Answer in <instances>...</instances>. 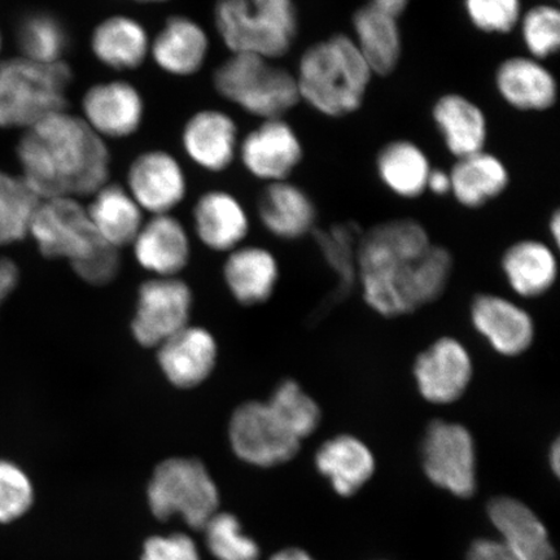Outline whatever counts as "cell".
I'll return each instance as SVG.
<instances>
[{
    "instance_id": "26",
    "label": "cell",
    "mask_w": 560,
    "mask_h": 560,
    "mask_svg": "<svg viewBox=\"0 0 560 560\" xmlns=\"http://www.w3.org/2000/svg\"><path fill=\"white\" fill-rule=\"evenodd\" d=\"M151 38L139 20L128 15L103 19L90 34L94 59L114 72H132L150 58Z\"/></svg>"
},
{
    "instance_id": "27",
    "label": "cell",
    "mask_w": 560,
    "mask_h": 560,
    "mask_svg": "<svg viewBox=\"0 0 560 560\" xmlns=\"http://www.w3.org/2000/svg\"><path fill=\"white\" fill-rule=\"evenodd\" d=\"M445 149L455 159L485 151L489 138L486 112L470 97L458 93L441 95L431 112Z\"/></svg>"
},
{
    "instance_id": "13",
    "label": "cell",
    "mask_w": 560,
    "mask_h": 560,
    "mask_svg": "<svg viewBox=\"0 0 560 560\" xmlns=\"http://www.w3.org/2000/svg\"><path fill=\"white\" fill-rule=\"evenodd\" d=\"M244 171L252 177L275 184L290 179L304 159V145L284 118L264 120L241 139L237 150Z\"/></svg>"
},
{
    "instance_id": "51",
    "label": "cell",
    "mask_w": 560,
    "mask_h": 560,
    "mask_svg": "<svg viewBox=\"0 0 560 560\" xmlns=\"http://www.w3.org/2000/svg\"><path fill=\"white\" fill-rule=\"evenodd\" d=\"M124 2L137 3V4H164L171 2V0H124Z\"/></svg>"
},
{
    "instance_id": "1",
    "label": "cell",
    "mask_w": 560,
    "mask_h": 560,
    "mask_svg": "<svg viewBox=\"0 0 560 560\" xmlns=\"http://www.w3.org/2000/svg\"><path fill=\"white\" fill-rule=\"evenodd\" d=\"M450 249L433 244L412 219H394L363 231L359 245V284L371 311L404 317L435 303L451 282Z\"/></svg>"
},
{
    "instance_id": "38",
    "label": "cell",
    "mask_w": 560,
    "mask_h": 560,
    "mask_svg": "<svg viewBox=\"0 0 560 560\" xmlns=\"http://www.w3.org/2000/svg\"><path fill=\"white\" fill-rule=\"evenodd\" d=\"M207 548L217 560H260L261 549L243 532L240 520L230 513H215L201 529Z\"/></svg>"
},
{
    "instance_id": "3",
    "label": "cell",
    "mask_w": 560,
    "mask_h": 560,
    "mask_svg": "<svg viewBox=\"0 0 560 560\" xmlns=\"http://www.w3.org/2000/svg\"><path fill=\"white\" fill-rule=\"evenodd\" d=\"M295 77L300 102L322 116L342 118L362 107L374 73L350 35L334 34L306 48Z\"/></svg>"
},
{
    "instance_id": "8",
    "label": "cell",
    "mask_w": 560,
    "mask_h": 560,
    "mask_svg": "<svg viewBox=\"0 0 560 560\" xmlns=\"http://www.w3.org/2000/svg\"><path fill=\"white\" fill-rule=\"evenodd\" d=\"M425 478L457 499L468 500L478 488V452L466 425L435 419L427 424L420 444Z\"/></svg>"
},
{
    "instance_id": "5",
    "label": "cell",
    "mask_w": 560,
    "mask_h": 560,
    "mask_svg": "<svg viewBox=\"0 0 560 560\" xmlns=\"http://www.w3.org/2000/svg\"><path fill=\"white\" fill-rule=\"evenodd\" d=\"M73 81L66 60L52 65L23 56L0 60V129L24 131L67 110Z\"/></svg>"
},
{
    "instance_id": "9",
    "label": "cell",
    "mask_w": 560,
    "mask_h": 560,
    "mask_svg": "<svg viewBox=\"0 0 560 560\" xmlns=\"http://www.w3.org/2000/svg\"><path fill=\"white\" fill-rule=\"evenodd\" d=\"M30 235L42 255L69 264L83 260L107 244L97 235L86 207L73 198L40 200Z\"/></svg>"
},
{
    "instance_id": "10",
    "label": "cell",
    "mask_w": 560,
    "mask_h": 560,
    "mask_svg": "<svg viewBox=\"0 0 560 560\" xmlns=\"http://www.w3.org/2000/svg\"><path fill=\"white\" fill-rule=\"evenodd\" d=\"M231 450L244 464L271 468L289 464L301 450V441L279 422L268 402H243L229 422Z\"/></svg>"
},
{
    "instance_id": "22",
    "label": "cell",
    "mask_w": 560,
    "mask_h": 560,
    "mask_svg": "<svg viewBox=\"0 0 560 560\" xmlns=\"http://www.w3.org/2000/svg\"><path fill=\"white\" fill-rule=\"evenodd\" d=\"M131 245L137 262L153 277H178L191 257L190 237L184 223L172 214L144 221Z\"/></svg>"
},
{
    "instance_id": "32",
    "label": "cell",
    "mask_w": 560,
    "mask_h": 560,
    "mask_svg": "<svg viewBox=\"0 0 560 560\" xmlns=\"http://www.w3.org/2000/svg\"><path fill=\"white\" fill-rule=\"evenodd\" d=\"M90 198L88 213L101 240L116 249L131 245L144 220L143 210L126 187L108 182Z\"/></svg>"
},
{
    "instance_id": "16",
    "label": "cell",
    "mask_w": 560,
    "mask_h": 560,
    "mask_svg": "<svg viewBox=\"0 0 560 560\" xmlns=\"http://www.w3.org/2000/svg\"><path fill=\"white\" fill-rule=\"evenodd\" d=\"M475 328L497 354L514 359L527 352L536 336L535 320L523 306L495 293H479L470 305Z\"/></svg>"
},
{
    "instance_id": "41",
    "label": "cell",
    "mask_w": 560,
    "mask_h": 560,
    "mask_svg": "<svg viewBox=\"0 0 560 560\" xmlns=\"http://www.w3.org/2000/svg\"><path fill=\"white\" fill-rule=\"evenodd\" d=\"M34 502V488L23 468L9 460H0V523H12L23 517Z\"/></svg>"
},
{
    "instance_id": "15",
    "label": "cell",
    "mask_w": 560,
    "mask_h": 560,
    "mask_svg": "<svg viewBox=\"0 0 560 560\" xmlns=\"http://www.w3.org/2000/svg\"><path fill=\"white\" fill-rule=\"evenodd\" d=\"M81 118L102 139L135 137L145 118L140 90L126 80L94 83L81 97Z\"/></svg>"
},
{
    "instance_id": "40",
    "label": "cell",
    "mask_w": 560,
    "mask_h": 560,
    "mask_svg": "<svg viewBox=\"0 0 560 560\" xmlns=\"http://www.w3.org/2000/svg\"><path fill=\"white\" fill-rule=\"evenodd\" d=\"M468 21L485 34L514 32L523 15L522 0H464Z\"/></svg>"
},
{
    "instance_id": "2",
    "label": "cell",
    "mask_w": 560,
    "mask_h": 560,
    "mask_svg": "<svg viewBox=\"0 0 560 560\" xmlns=\"http://www.w3.org/2000/svg\"><path fill=\"white\" fill-rule=\"evenodd\" d=\"M20 177L39 200L85 198L107 185L112 155L81 116L61 110L23 131L16 144Z\"/></svg>"
},
{
    "instance_id": "44",
    "label": "cell",
    "mask_w": 560,
    "mask_h": 560,
    "mask_svg": "<svg viewBox=\"0 0 560 560\" xmlns=\"http://www.w3.org/2000/svg\"><path fill=\"white\" fill-rule=\"evenodd\" d=\"M466 560H517L500 538H479L467 551Z\"/></svg>"
},
{
    "instance_id": "28",
    "label": "cell",
    "mask_w": 560,
    "mask_h": 560,
    "mask_svg": "<svg viewBox=\"0 0 560 560\" xmlns=\"http://www.w3.org/2000/svg\"><path fill=\"white\" fill-rule=\"evenodd\" d=\"M223 279L237 303L245 306L260 305L276 292L279 265L270 250L257 245H241L230 252L223 265Z\"/></svg>"
},
{
    "instance_id": "21",
    "label": "cell",
    "mask_w": 560,
    "mask_h": 560,
    "mask_svg": "<svg viewBox=\"0 0 560 560\" xmlns=\"http://www.w3.org/2000/svg\"><path fill=\"white\" fill-rule=\"evenodd\" d=\"M500 540L517 560H556L549 532L534 510L514 497L500 495L487 508Z\"/></svg>"
},
{
    "instance_id": "11",
    "label": "cell",
    "mask_w": 560,
    "mask_h": 560,
    "mask_svg": "<svg viewBox=\"0 0 560 560\" xmlns=\"http://www.w3.org/2000/svg\"><path fill=\"white\" fill-rule=\"evenodd\" d=\"M194 296L178 277H153L139 287L131 334L139 346L158 348L190 325Z\"/></svg>"
},
{
    "instance_id": "46",
    "label": "cell",
    "mask_w": 560,
    "mask_h": 560,
    "mask_svg": "<svg viewBox=\"0 0 560 560\" xmlns=\"http://www.w3.org/2000/svg\"><path fill=\"white\" fill-rule=\"evenodd\" d=\"M427 191L436 196L451 195V177L450 172L433 170L427 180Z\"/></svg>"
},
{
    "instance_id": "19",
    "label": "cell",
    "mask_w": 560,
    "mask_h": 560,
    "mask_svg": "<svg viewBox=\"0 0 560 560\" xmlns=\"http://www.w3.org/2000/svg\"><path fill=\"white\" fill-rule=\"evenodd\" d=\"M210 52L208 34L190 16L173 15L151 39L150 58L155 66L177 79H190L205 68Z\"/></svg>"
},
{
    "instance_id": "7",
    "label": "cell",
    "mask_w": 560,
    "mask_h": 560,
    "mask_svg": "<svg viewBox=\"0 0 560 560\" xmlns=\"http://www.w3.org/2000/svg\"><path fill=\"white\" fill-rule=\"evenodd\" d=\"M153 516L167 522L178 515L188 527L201 530L220 509V490L199 459L167 458L155 467L147 488Z\"/></svg>"
},
{
    "instance_id": "31",
    "label": "cell",
    "mask_w": 560,
    "mask_h": 560,
    "mask_svg": "<svg viewBox=\"0 0 560 560\" xmlns=\"http://www.w3.org/2000/svg\"><path fill=\"white\" fill-rule=\"evenodd\" d=\"M451 195L459 206L480 209L500 198L510 186V172L503 161L487 150L457 159L452 170Z\"/></svg>"
},
{
    "instance_id": "43",
    "label": "cell",
    "mask_w": 560,
    "mask_h": 560,
    "mask_svg": "<svg viewBox=\"0 0 560 560\" xmlns=\"http://www.w3.org/2000/svg\"><path fill=\"white\" fill-rule=\"evenodd\" d=\"M140 560H201V555L190 536L173 534L147 538Z\"/></svg>"
},
{
    "instance_id": "12",
    "label": "cell",
    "mask_w": 560,
    "mask_h": 560,
    "mask_svg": "<svg viewBox=\"0 0 560 560\" xmlns=\"http://www.w3.org/2000/svg\"><path fill=\"white\" fill-rule=\"evenodd\" d=\"M412 376L424 401L436 406L455 404L472 383L470 350L457 338L443 336L417 355Z\"/></svg>"
},
{
    "instance_id": "50",
    "label": "cell",
    "mask_w": 560,
    "mask_h": 560,
    "mask_svg": "<svg viewBox=\"0 0 560 560\" xmlns=\"http://www.w3.org/2000/svg\"><path fill=\"white\" fill-rule=\"evenodd\" d=\"M549 233L551 236V241L555 242L556 247H559V241H560V213L558 210H556L555 213L550 217L549 222Z\"/></svg>"
},
{
    "instance_id": "35",
    "label": "cell",
    "mask_w": 560,
    "mask_h": 560,
    "mask_svg": "<svg viewBox=\"0 0 560 560\" xmlns=\"http://www.w3.org/2000/svg\"><path fill=\"white\" fill-rule=\"evenodd\" d=\"M16 45L23 58L52 65L65 60L69 34L65 23L54 13L32 12L20 21Z\"/></svg>"
},
{
    "instance_id": "20",
    "label": "cell",
    "mask_w": 560,
    "mask_h": 560,
    "mask_svg": "<svg viewBox=\"0 0 560 560\" xmlns=\"http://www.w3.org/2000/svg\"><path fill=\"white\" fill-rule=\"evenodd\" d=\"M494 88L509 107L521 112L549 110L558 101V81L544 61L510 56L494 72Z\"/></svg>"
},
{
    "instance_id": "39",
    "label": "cell",
    "mask_w": 560,
    "mask_h": 560,
    "mask_svg": "<svg viewBox=\"0 0 560 560\" xmlns=\"http://www.w3.org/2000/svg\"><path fill=\"white\" fill-rule=\"evenodd\" d=\"M517 30L530 58L544 61L558 54L560 12L556 5L542 3L523 11Z\"/></svg>"
},
{
    "instance_id": "4",
    "label": "cell",
    "mask_w": 560,
    "mask_h": 560,
    "mask_svg": "<svg viewBox=\"0 0 560 560\" xmlns=\"http://www.w3.org/2000/svg\"><path fill=\"white\" fill-rule=\"evenodd\" d=\"M213 24L231 54L282 59L299 34L295 0H215Z\"/></svg>"
},
{
    "instance_id": "36",
    "label": "cell",
    "mask_w": 560,
    "mask_h": 560,
    "mask_svg": "<svg viewBox=\"0 0 560 560\" xmlns=\"http://www.w3.org/2000/svg\"><path fill=\"white\" fill-rule=\"evenodd\" d=\"M40 200L19 175L0 170V247L24 241Z\"/></svg>"
},
{
    "instance_id": "45",
    "label": "cell",
    "mask_w": 560,
    "mask_h": 560,
    "mask_svg": "<svg viewBox=\"0 0 560 560\" xmlns=\"http://www.w3.org/2000/svg\"><path fill=\"white\" fill-rule=\"evenodd\" d=\"M19 279L16 264L10 258L0 257V304L15 291Z\"/></svg>"
},
{
    "instance_id": "6",
    "label": "cell",
    "mask_w": 560,
    "mask_h": 560,
    "mask_svg": "<svg viewBox=\"0 0 560 560\" xmlns=\"http://www.w3.org/2000/svg\"><path fill=\"white\" fill-rule=\"evenodd\" d=\"M212 85L223 101L261 121L284 118L300 103L295 73L262 56L231 54L214 69Z\"/></svg>"
},
{
    "instance_id": "23",
    "label": "cell",
    "mask_w": 560,
    "mask_h": 560,
    "mask_svg": "<svg viewBox=\"0 0 560 560\" xmlns=\"http://www.w3.org/2000/svg\"><path fill=\"white\" fill-rule=\"evenodd\" d=\"M314 465L340 497L359 493L376 471L373 451L365 441L350 433L324 441L315 452Z\"/></svg>"
},
{
    "instance_id": "25",
    "label": "cell",
    "mask_w": 560,
    "mask_h": 560,
    "mask_svg": "<svg viewBox=\"0 0 560 560\" xmlns=\"http://www.w3.org/2000/svg\"><path fill=\"white\" fill-rule=\"evenodd\" d=\"M196 236L210 250L240 248L249 233V217L241 200L225 190L201 194L192 208Z\"/></svg>"
},
{
    "instance_id": "49",
    "label": "cell",
    "mask_w": 560,
    "mask_h": 560,
    "mask_svg": "<svg viewBox=\"0 0 560 560\" xmlns=\"http://www.w3.org/2000/svg\"><path fill=\"white\" fill-rule=\"evenodd\" d=\"M549 466L551 471L555 472L556 476L560 474V443L559 440H555V443L550 445L549 450Z\"/></svg>"
},
{
    "instance_id": "37",
    "label": "cell",
    "mask_w": 560,
    "mask_h": 560,
    "mask_svg": "<svg viewBox=\"0 0 560 560\" xmlns=\"http://www.w3.org/2000/svg\"><path fill=\"white\" fill-rule=\"evenodd\" d=\"M266 402L279 422L301 443L317 432L324 418L319 404L293 380L280 382Z\"/></svg>"
},
{
    "instance_id": "17",
    "label": "cell",
    "mask_w": 560,
    "mask_h": 560,
    "mask_svg": "<svg viewBox=\"0 0 560 560\" xmlns=\"http://www.w3.org/2000/svg\"><path fill=\"white\" fill-rule=\"evenodd\" d=\"M240 130L225 110H196L182 128V150L201 171L220 174L230 170L240 150Z\"/></svg>"
},
{
    "instance_id": "33",
    "label": "cell",
    "mask_w": 560,
    "mask_h": 560,
    "mask_svg": "<svg viewBox=\"0 0 560 560\" xmlns=\"http://www.w3.org/2000/svg\"><path fill=\"white\" fill-rule=\"evenodd\" d=\"M375 170L388 191L415 200L427 191L432 165L422 147L408 139H396L377 152Z\"/></svg>"
},
{
    "instance_id": "30",
    "label": "cell",
    "mask_w": 560,
    "mask_h": 560,
    "mask_svg": "<svg viewBox=\"0 0 560 560\" xmlns=\"http://www.w3.org/2000/svg\"><path fill=\"white\" fill-rule=\"evenodd\" d=\"M352 39L374 75H389L400 65L402 35L398 19L368 3L357 10Z\"/></svg>"
},
{
    "instance_id": "42",
    "label": "cell",
    "mask_w": 560,
    "mask_h": 560,
    "mask_svg": "<svg viewBox=\"0 0 560 560\" xmlns=\"http://www.w3.org/2000/svg\"><path fill=\"white\" fill-rule=\"evenodd\" d=\"M75 276L83 282L103 287L114 282L121 268L120 249L103 244L94 254L83 258L81 261L70 264Z\"/></svg>"
},
{
    "instance_id": "29",
    "label": "cell",
    "mask_w": 560,
    "mask_h": 560,
    "mask_svg": "<svg viewBox=\"0 0 560 560\" xmlns=\"http://www.w3.org/2000/svg\"><path fill=\"white\" fill-rule=\"evenodd\" d=\"M501 269L510 289L522 299H538L546 295L558 278L555 249L535 240L511 244L503 252Z\"/></svg>"
},
{
    "instance_id": "48",
    "label": "cell",
    "mask_w": 560,
    "mask_h": 560,
    "mask_svg": "<svg viewBox=\"0 0 560 560\" xmlns=\"http://www.w3.org/2000/svg\"><path fill=\"white\" fill-rule=\"evenodd\" d=\"M269 560H315L310 552L299 548L279 550Z\"/></svg>"
},
{
    "instance_id": "18",
    "label": "cell",
    "mask_w": 560,
    "mask_h": 560,
    "mask_svg": "<svg viewBox=\"0 0 560 560\" xmlns=\"http://www.w3.org/2000/svg\"><path fill=\"white\" fill-rule=\"evenodd\" d=\"M156 349L161 373L178 389H192L206 383L219 360L214 336L200 326L182 328Z\"/></svg>"
},
{
    "instance_id": "14",
    "label": "cell",
    "mask_w": 560,
    "mask_h": 560,
    "mask_svg": "<svg viewBox=\"0 0 560 560\" xmlns=\"http://www.w3.org/2000/svg\"><path fill=\"white\" fill-rule=\"evenodd\" d=\"M125 187L143 212L172 214L186 199L188 180L184 166L173 153L152 149L131 160Z\"/></svg>"
},
{
    "instance_id": "24",
    "label": "cell",
    "mask_w": 560,
    "mask_h": 560,
    "mask_svg": "<svg viewBox=\"0 0 560 560\" xmlns=\"http://www.w3.org/2000/svg\"><path fill=\"white\" fill-rule=\"evenodd\" d=\"M258 220L269 234L296 241L314 233L317 208L310 194L290 179L265 186L257 200Z\"/></svg>"
},
{
    "instance_id": "34",
    "label": "cell",
    "mask_w": 560,
    "mask_h": 560,
    "mask_svg": "<svg viewBox=\"0 0 560 560\" xmlns=\"http://www.w3.org/2000/svg\"><path fill=\"white\" fill-rule=\"evenodd\" d=\"M362 233L353 221L314 230L320 254L338 280L334 300L345 299L354 284L359 283V245Z\"/></svg>"
},
{
    "instance_id": "47",
    "label": "cell",
    "mask_w": 560,
    "mask_h": 560,
    "mask_svg": "<svg viewBox=\"0 0 560 560\" xmlns=\"http://www.w3.org/2000/svg\"><path fill=\"white\" fill-rule=\"evenodd\" d=\"M411 0H371L370 4L395 18H400L408 9Z\"/></svg>"
}]
</instances>
